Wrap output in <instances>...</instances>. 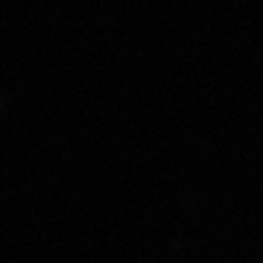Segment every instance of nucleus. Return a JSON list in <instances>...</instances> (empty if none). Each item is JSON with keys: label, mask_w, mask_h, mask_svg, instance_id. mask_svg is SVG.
<instances>
[]
</instances>
